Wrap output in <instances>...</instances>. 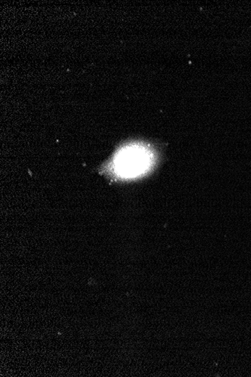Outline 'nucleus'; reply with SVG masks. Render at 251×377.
Here are the masks:
<instances>
[{
  "label": "nucleus",
  "instance_id": "1",
  "mask_svg": "<svg viewBox=\"0 0 251 377\" xmlns=\"http://www.w3.org/2000/svg\"><path fill=\"white\" fill-rule=\"evenodd\" d=\"M153 163V155L148 149L139 145L123 148L116 154L114 170L123 178H133L146 172Z\"/></svg>",
  "mask_w": 251,
  "mask_h": 377
}]
</instances>
